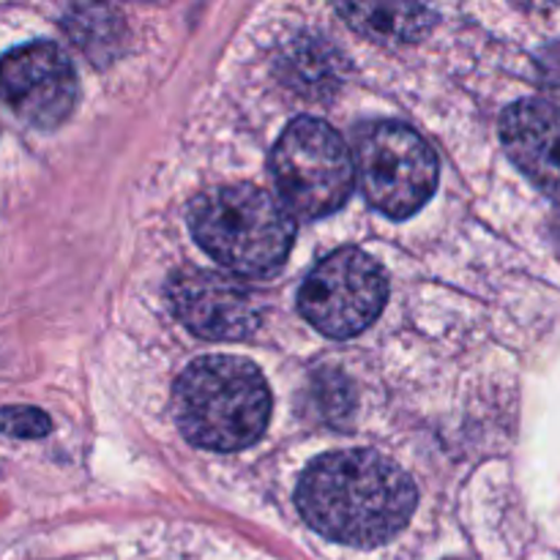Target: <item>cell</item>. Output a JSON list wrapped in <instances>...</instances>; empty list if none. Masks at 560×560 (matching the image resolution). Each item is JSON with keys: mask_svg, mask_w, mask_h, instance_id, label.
Wrapping results in <instances>:
<instances>
[{"mask_svg": "<svg viewBox=\"0 0 560 560\" xmlns=\"http://www.w3.org/2000/svg\"><path fill=\"white\" fill-rule=\"evenodd\" d=\"M552 238H556L560 249V206H556V217H552Z\"/></svg>", "mask_w": 560, "mask_h": 560, "instance_id": "7c38bea8", "label": "cell"}, {"mask_svg": "<svg viewBox=\"0 0 560 560\" xmlns=\"http://www.w3.org/2000/svg\"><path fill=\"white\" fill-rule=\"evenodd\" d=\"M170 310L191 334L213 342H238L260 328L255 293L208 268H180L167 282Z\"/></svg>", "mask_w": 560, "mask_h": 560, "instance_id": "ba28073f", "label": "cell"}, {"mask_svg": "<svg viewBox=\"0 0 560 560\" xmlns=\"http://www.w3.org/2000/svg\"><path fill=\"white\" fill-rule=\"evenodd\" d=\"M386 299L388 282L381 262L355 246H342L306 273L299 310L326 337L350 339L381 317Z\"/></svg>", "mask_w": 560, "mask_h": 560, "instance_id": "8992f818", "label": "cell"}, {"mask_svg": "<svg viewBox=\"0 0 560 560\" xmlns=\"http://www.w3.org/2000/svg\"><path fill=\"white\" fill-rule=\"evenodd\" d=\"M189 228L213 260L244 277L277 273L295 241L293 217L255 184L202 191L189 211Z\"/></svg>", "mask_w": 560, "mask_h": 560, "instance_id": "3957f363", "label": "cell"}, {"mask_svg": "<svg viewBox=\"0 0 560 560\" xmlns=\"http://www.w3.org/2000/svg\"><path fill=\"white\" fill-rule=\"evenodd\" d=\"M353 164L370 206L392 219L419 213L438 186V156L419 131L399 120L366 126Z\"/></svg>", "mask_w": 560, "mask_h": 560, "instance_id": "5b68a950", "label": "cell"}, {"mask_svg": "<svg viewBox=\"0 0 560 560\" xmlns=\"http://www.w3.org/2000/svg\"><path fill=\"white\" fill-rule=\"evenodd\" d=\"M0 96L36 129H55L77 104V71L52 42H33L0 58Z\"/></svg>", "mask_w": 560, "mask_h": 560, "instance_id": "52a82bcc", "label": "cell"}, {"mask_svg": "<svg viewBox=\"0 0 560 560\" xmlns=\"http://www.w3.org/2000/svg\"><path fill=\"white\" fill-rule=\"evenodd\" d=\"M416 501L410 476L366 448L317 457L295 490L306 525L348 547L386 545L410 523Z\"/></svg>", "mask_w": 560, "mask_h": 560, "instance_id": "6da1fadb", "label": "cell"}, {"mask_svg": "<svg viewBox=\"0 0 560 560\" xmlns=\"http://www.w3.org/2000/svg\"><path fill=\"white\" fill-rule=\"evenodd\" d=\"M271 392L252 361L206 355L175 383V421L186 441L208 452H241L262 438L271 421Z\"/></svg>", "mask_w": 560, "mask_h": 560, "instance_id": "7a4b0ae2", "label": "cell"}, {"mask_svg": "<svg viewBox=\"0 0 560 560\" xmlns=\"http://www.w3.org/2000/svg\"><path fill=\"white\" fill-rule=\"evenodd\" d=\"M271 175L284 211L299 219H323L348 202L355 164L342 137L317 118H295L271 153Z\"/></svg>", "mask_w": 560, "mask_h": 560, "instance_id": "277c9868", "label": "cell"}, {"mask_svg": "<svg viewBox=\"0 0 560 560\" xmlns=\"http://www.w3.org/2000/svg\"><path fill=\"white\" fill-rule=\"evenodd\" d=\"M509 159L560 206V109L541 98H520L501 115Z\"/></svg>", "mask_w": 560, "mask_h": 560, "instance_id": "9c48e42d", "label": "cell"}, {"mask_svg": "<svg viewBox=\"0 0 560 560\" xmlns=\"http://www.w3.org/2000/svg\"><path fill=\"white\" fill-rule=\"evenodd\" d=\"M339 14L359 33L375 42L410 44L424 38L435 25V11L410 3H348L339 5Z\"/></svg>", "mask_w": 560, "mask_h": 560, "instance_id": "30bf717a", "label": "cell"}, {"mask_svg": "<svg viewBox=\"0 0 560 560\" xmlns=\"http://www.w3.org/2000/svg\"><path fill=\"white\" fill-rule=\"evenodd\" d=\"M52 430V421L44 410L27 408V405H14V408L0 410V432L16 441H36Z\"/></svg>", "mask_w": 560, "mask_h": 560, "instance_id": "8fae6325", "label": "cell"}]
</instances>
